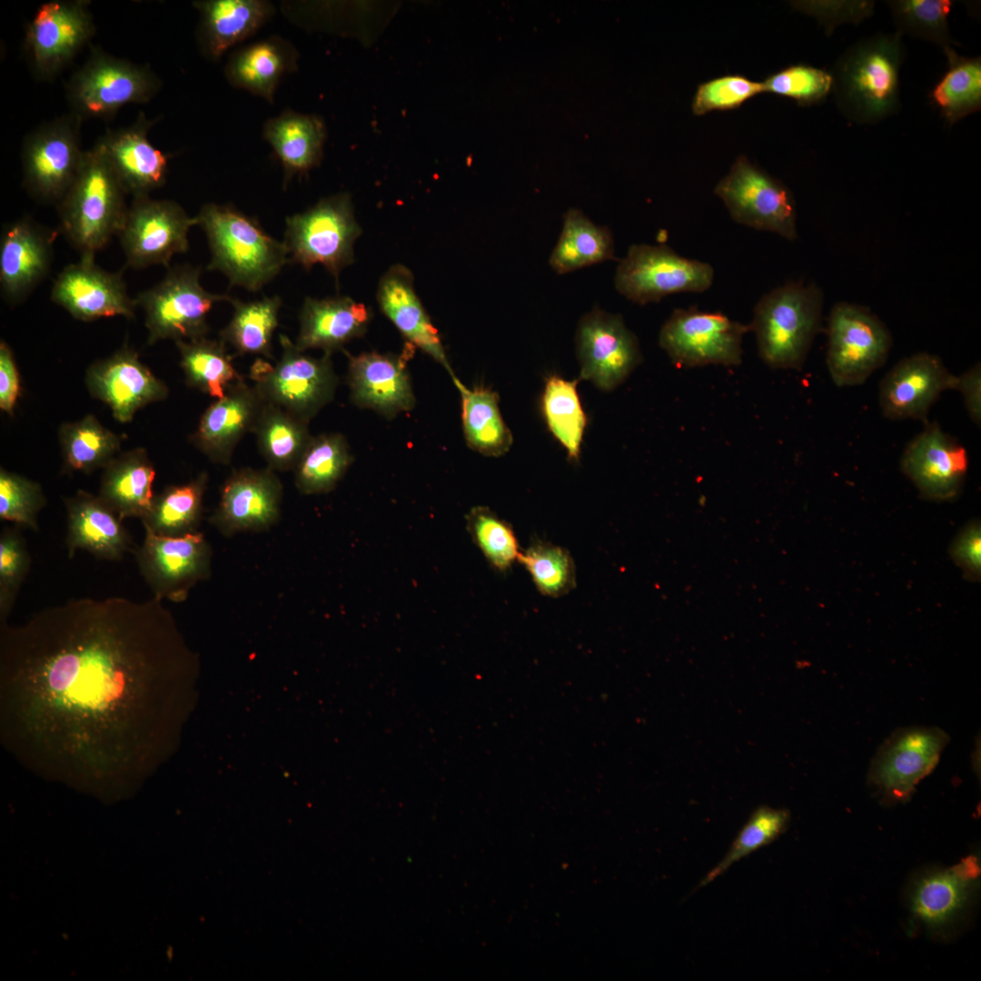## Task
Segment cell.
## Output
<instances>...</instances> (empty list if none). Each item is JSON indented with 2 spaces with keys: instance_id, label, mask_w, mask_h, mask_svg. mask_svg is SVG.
I'll return each instance as SVG.
<instances>
[{
  "instance_id": "4dcf8cb0",
  "label": "cell",
  "mask_w": 981,
  "mask_h": 981,
  "mask_svg": "<svg viewBox=\"0 0 981 981\" xmlns=\"http://www.w3.org/2000/svg\"><path fill=\"white\" fill-rule=\"evenodd\" d=\"M52 261L49 237L27 220L10 224L0 243V282L10 302H19L47 274Z\"/></svg>"
},
{
  "instance_id": "4fadbf2b",
  "label": "cell",
  "mask_w": 981,
  "mask_h": 981,
  "mask_svg": "<svg viewBox=\"0 0 981 981\" xmlns=\"http://www.w3.org/2000/svg\"><path fill=\"white\" fill-rule=\"evenodd\" d=\"M161 82L146 66L94 49L73 75L68 98L81 117L106 116L129 104L148 102Z\"/></svg>"
},
{
  "instance_id": "7dc6e473",
  "label": "cell",
  "mask_w": 981,
  "mask_h": 981,
  "mask_svg": "<svg viewBox=\"0 0 981 981\" xmlns=\"http://www.w3.org/2000/svg\"><path fill=\"white\" fill-rule=\"evenodd\" d=\"M897 33L931 42L944 52L953 48L948 27V15L953 5L950 0H892L887 2Z\"/></svg>"
},
{
  "instance_id": "f546056e",
  "label": "cell",
  "mask_w": 981,
  "mask_h": 981,
  "mask_svg": "<svg viewBox=\"0 0 981 981\" xmlns=\"http://www.w3.org/2000/svg\"><path fill=\"white\" fill-rule=\"evenodd\" d=\"M296 347L304 352L322 349L325 353L340 350L352 339L362 337L372 320V311L348 296L326 299L306 297L299 315Z\"/></svg>"
},
{
  "instance_id": "d590c367",
  "label": "cell",
  "mask_w": 981,
  "mask_h": 981,
  "mask_svg": "<svg viewBox=\"0 0 981 981\" xmlns=\"http://www.w3.org/2000/svg\"><path fill=\"white\" fill-rule=\"evenodd\" d=\"M461 398L462 429L467 445L484 456L500 457L513 443L499 407V394L489 388L466 387L454 374L451 376Z\"/></svg>"
},
{
  "instance_id": "8fae6325",
  "label": "cell",
  "mask_w": 981,
  "mask_h": 981,
  "mask_svg": "<svg viewBox=\"0 0 981 981\" xmlns=\"http://www.w3.org/2000/svg\"><path fill=\"white\" fill-rule=\"evenodd\" d=\"M749 324L729 319L720 312L695 306L676 309L662 325L659 342L677 367L709 364L737 366L742 362V339Z\"/></svg>"
},
{
  "instance_id": "1f68e13d",
  "label": "cell",
  "mask_w": 981,
  "mask_h": 981,
  "mask_svg": "<svg viewBox=\"0 0 981 981\" xmlns=\"http://www.w3.org/2000/svg\"><path fill=\"white\" fill-rule=\"evenodd\" d=\"M193 5L200 14L201 49L212 60L254 35L274 13L272 5L262 0H206Z\"/></svg>"
},
{
  "instance_id": "9c48e42d",
  "label": "cell",
  "mask_w": 981,
  "mask_h": 981,
  "mask_svg": "<svg viewBox=\"0 0 981 981\" xmlns=\"http://www.w3.org/2000/svg\"><path fill=\"white\" fill-rule=\"evenodd\" d=\"M892 345L890 332L867 308L840 302L827 322V366L838 387L862 384L885 364Z\"/></svg>"
},
{
  "instance_id": "60d3db41",
  "label": "cell",
  "mask_w": 981,
  "mask_h": 981,
  "mask_svg": "<svg viewBox=\"0 0 981 981\" xmlns=\"http://www.w3.org/2000/svg\"><path fill=\"white\" fill-rule=\"evenodd\" d=\"M180 364L187 385L220 399L232 383L243 378L233 364L226 343L206 337L177 341Z\"/></svg>"
},
{
  "instance_id": "484cf974",
  "label": "cell",
  "mask_w": 981,
  "mask_h": 981,
  "mask_svg": "<svg viewBox=\"0 0 981 981\" xmlns=\"http://www.w3.org/2000/svg\"><path fill=\"white\" fill-rule=\"evenodd\" d=\"M265 401L243 378L202 415L192 442L213 462L228 465L240 441L253 432Z\"/></svg>"
},
{
  "instance_id": "5bb4252c",
  "label": "cell",
  "mask_w": 981,
  "mask_h": 981,
  "mask_svg": "<svg viewBox=\"0 0 981 981\" xmlns=\"http://www.w3.org/2000/svg\"><path fill=\"white\" fill-rule=\"evenodd\" d=\"M82 117L60 116L30 134L23 146L26 189L36 198L60 203L74 181L84 151L80 146Z\"/></svg>"
},
{
  "instance_id": "680465c9",
  "label": "cell",
  "mask_w": 981,
  "mask_h": 981,
  "mask_svg": "<svg viewBox=\"0 0 981 981\" xmlns=\"http://www.w3.org/2000/svg\"><path fill=\"white\" fill-rule=\"evenodd\" d=\"M20 393L19 374L13 352L5 342L0 343V408L12 414Z\"/></svg>"
},
{
  "instance_id": "7402d4cb",
  "label": "cell",
  "mask_w": 981,
  "mask_h": 981,
  "mask_svg": "<svg viewBox=\"0 0 981 981\" xmlns=\"http://www.w3.org/2000/svg\"><path fill=\"white\" fill-rule=\"evenodd\" d=\"M956 376L943 361L929 352L906 357L889 370L879 385L882 414L890 420L926 422L931 406L946 390H954Z\"/></svg>"
},
{
  "instance_id": "c3c4849f",
  "label": "cell",
  "mask_w": 981,
  "mask_h": 981,
  "mask_svg": "<svg viewBox=\"0 0 981 981\" xmlns=\"http://www.w3.org/2000/svg\"><path fill=\"white\" fill-rule=\"evenodd\" d=\"M544 596L559 598L576 586V569L570 552L560 546L537 540L518 556Z\"/></svg>"
},
{
  "instance_id": "6f0895ef",
  "label": "cell",
  "mask_w": 981,
  "mask_h": 981,
  "mask_svg": "<svg viewBox=\"0 0 981 981\" xmlns=\"http://www.w3.org/2000/svg\"><path fill=\"white\" fill-rule=\"evenodd\" d=\"M950 553L955 562L971 580H979L981 573V529L977 521L965 527L954 540Z\"/></svg>"
},
{
  "instance_id": "44dd1931",
  "label": "cell",
  "mask_w": 981,
  "mask_h": 981,
  "mask_svg": "<svg viewBox=\"0 0 981 981\" xmlns=\"http://www.w3.org/2000/svg\"><path fill=\"white\" fill-rule=\"evenodd\" d=\"M282 485L271 468H243L224 482L209 520L221 533L264 530L280 518Z\"/></svg>"
},
{
  "instance_id": "bcb514c9",
  "label": "cell",
  "mask_w": 981,
  "mask_h": 981,
  "mask_svg": "<svg viewBox=\"0 0 981 981\" xmlns=\"http://www.w3.org/2000/svg\"><path fill=\"white\" fill-rule=\"evenodd\" d=\"M65 468L90 473L104 468L116 456L120 440L94 415L64 424L59 432Z\"/></svg>"
},
{
  "instance_id": "ffe728a7",
  "label": "cell",
  "mask_w": 981,
  "mask_h": 981,
  "mask_svg": "<svg viewBox=\"0 0 981 981\" xmlns=\"http://www.w3.org/2000/svg\"><path fill=\"white\" fill-rule=\"evenodd\" d=\"M924 423L903 452L902 471L926 498L952 500L959 494L968 469L966 450L937 423Z\"/></svg>"
},
{
  "instance_id": "9a60e30c",
  "label": "cell",
  "mask_w": 981,
  "mask_h": 981,
  "mask_svg": "<svg viewBox=\"0 0 981 981\" xmlns=\"http://www.w3.org/2000/svg\"><path fill=\"white\" fill-rule=\"evenodd\" d=\"M196 224L175 202L140 196L128 207L117 235L129 266L168 267L174 254L188 251V233Z\"/></svg>"
},
{
  "instance_id": "f1b7e54d",
  "label": "cell",
  "mask_w": 981,
  "mask_h": 981,
  "mask_svg": "<svg viewBox=\"0 0 981 981\" xmlns=\"http://www.w3.org/2000/svg\"><path fill=\"white\" fill-rule=\"evenodd\" d=\"M377 301L381 311L408 342L441 363L451 376L454 375L439 332L415 292L413 274L407 267L396 264L389 268L379 282Z\"/></svg>"
},
{
  "instance_id": "cb8c5ba5",
  "label": "cell",
  "mask_w": 981,
  "mask_h": 981,
  "mask_svg": "<svg viewBox=\"0 0 981 981\" xmlns=\"http://www.w3.org/2000/svg\"><path fill=\"white\" fill-rule=\"evenodd\" d=\"M51 298L74 318L85 322L113 316L132 318L137 306L135 299L128 295L122 275L103 270L91 258L67 265L57 276Z\"/></svg>"
},
{
  "instance_id": "f35d334b",
  "label": "cell",
  "mask_w": 981,
  "mask_h": 981,
  "mask_svg": "<svg viewBox=\"0 0 981 981\" xmlns=\"http://www.w3.org/2000/svg\"><path fill=\"white\" fill-rule=\"evenodd\" d=\"M308 425L309 421L265 401L253 433L269 468L294 470L312 437Z\"/></svg>"
},
{
  "instance_id": "816d5d0a",
  "label": "cell",
  "mask_w": 981,
  "mask_h": 981,
  "mask_svg": "<svg viewBox=\"0 0 981 981\" xmlns=\"http://www.w3.org/2000/svg\"><path fill=\"white\" fill-rule=\"evenodd\" d=\"M46 503L40 484L0 470V519L38 530L37 516Z\"/></svg>"
},
{
  "instance_id": "30bf717a",
  "label": "cell",
  "mask_w": 981,
  "mask_h": 981,
  "mask_svg": "<svg viewBox=\"0 0 981 981\" xmlns=\"http://www.w3.org/2000/svg\"><path fill=\"white\" fill-rule=\"evenodd\" d=\"M714 270L705 262L680 256L665 244H632L616 270L617 291L646 304L677 292H702L713 282Z\"/></svg>"
},
{
  "instance_id": "f6af8a7d",
  "label": "cell",
  "mask_w": 981,
  "mask_h": 981,
  "mask_svg": "<svg viewBox=\"0 0 981 981\" xmlns=\"http://www.w3.org/2000/svg\"><path fill=\"white\" fill-rule=\"evenodd\" d=\"M352 461L349 445L340 433L312 436L294 468V480L302 494L332 490Z\"/></svg>"
},
{
  "instance_id": "db71d44e",
  "label": "cell",
  "mask_w": 981,
  "mask_h": 981,
  "mask_svg": "<svg viewBox=\"0 0 981 981\" xmlns=\"http://www.w3.org/2000/svg\"><path fill=\"white\" fill-rule=\"evenodd\" d=\"M830 73L809 65L796 64L768 76L762 84L764 92L792 98L800 105L822 101L832 90Z\"/></svg>"
},
{
  "instance_id": "ee69618b",
  "label": "cell",
  "mask_w": 981,
  "mask_h": 981,
  "mask_svg": "<svg viewBox=\"0 0 981 981\" xmlns=\"http://www.w3.org/2000/svg\"><path fill=\"white\" fill-rule=\"evenodd\" d=\"M948 69L930 94L945 120L954 124L981 107V58L945 51Z\"/></svg>"
},
{
  "instance_id": "ac0fdd59",
  "label": "cell",
  "mask_w": 981,
  "mask_h": 981,
  "mask_svg": "<svg viewBox=\"0 0 981 981\" xmlns=\"http://www.w3.org/2000/svg\"><path fill=\"white\" fill-rule=\"evenodd\" d=\"M94 31L84 1H52L35 14L25 35V49L35 72L48 78L59 72Z\"/></svg>"
},
{
  "instance_id": "ba28073f",
  "label": "cell",
  "mask_w": 981,
  "mask_h": 981,
  "mask_svg": "<svg viewBox=\"0 0 981 981\" xmlns=\"http://www.w3.org/2000/svg\"><path fill=\"white\" fill-rule=\"evenodd\" d=\"M200 268L176 266L158 284L137 296L136 305L145 314L148 343L206 337L212 307L222 301L231 302L233 297L207 292L200 283Z\"/></svg>"
},
{
  "instance_id": "f5cc1de1",
  "label": "cell",
  "mask_w": 981,
  "mask_h": 981,
  "mask_svg": "<svg viewBox=\"0 0 981 981\" xmlns=\"http://www.w3.org/2000/svg\"><path fill=\"white\" fill-rule=\"evenodd\" d=\"M30 562L21 532L15 528H4L0 534V622L6 621Z\"/></svg>"
},
{
  "instance_id": "83f0119b",
  "label": "cell",
  "mask_w": 981,
  "mask_h": 981,
  "mask_svg": "<svg viewBox=\"0 0 981 981\" xmlns=\"http://www.w3.org/2000/svg\"><path fill=\"white\" fill-rule=\"evenodd\" d=\"M68 557L85 550L97 559L120 560L133 550V540L118 515L103 500L85 490H78L64 500Z\"/></svg>"
},
{
  "instance_id": "d6986e66",
  "label": "cell",
  "mask_w": 981,
  "mask_h": 981,
  "mask_svg": "<svg viewBox=\"0 0 981 981\" xmlns=\"http://www.w3.org/2000/svg\"><path fill=\"white\" fill-rule=\"evenodd\" d=\"M948 740L947 734L937 728L897 730L877 753L871 781L890 798L905 799L935 768Z\"/></svg>"
},
{
  "instance_id": "8d00e7d4",
  "label": "cell",
  "mask_w": 981,
  "mask_h": 981,
  "mask_svg": "<svg viewBox=\"0 0 981 981\" xmlns=\"http://www.w3.org/2000/svg\"><path fill=\"white\" fill-rule=\"evenodd\" d=\"M609 260H615L611 231L595 224L578 209L568 210L549 259L550 267L563 274Z\"/></svg>"
},
{
  "instance_id": "d4e9b609",
  "label": "cell",
  "mask_w": 981,
  "mask_h": 981,
  "mask_svg": "<svg viewBox=\"0 0 981 981\" xmlns=\"http://www.w3.org/2000/svg\"><path fill=\"white\" fill-rule=\"evenodd\" d=\"M86 383L90 392L108 405L120 422L130 421L142 407L164 400L169 392L127 347L93 364L86 372Z\"/></svg>"
},
{
  "instance_id": "f907efd6",
  "label": "cell",
  "mask_w": 981,
  "mask_h": 981,
  "mask_svg": "<svg viewBox=\"0 0 981 981\" xmlns=\"http://www.w3.org/2000/svg\"><path fill=\"white\" fill-rule=\"evenodd\" d=\"M467 529L489 563L506 571L518 560L520 546L511 526L487 507H473L467 514Z\"/></svg>"
},
{
  "instance_id": "8992f818",
  "label": "cell",
  "mask_w": 981,
  "mask_h": 981,
  "mask_svg": "<svg viewBox=\"0 0 981 981\" xmlns=\"http://www.w3.org/2000/svg\"><path fill=\"white\" fill-rule=\"evenodd\" d=\"M279 340L281 359L274 365L257 359L250 378L264 401L310 421L335 393L338 380L331 353L315 358L300 351L286 335L280 334Z\"/></svg>"
},
{
  "instance_id": "d6a6232c",
  "label": "cell",
  "mask_w": 981,
  "mask_h": 981,
  "mask_svg": "<svg viewBox=\"0 0 981 981\" xmlns=\"http://www.w3.org/2000/svg\"><path fill=\"white\" fill-rule=\"evenodd\" d=\"M297 67L296 49L272 36L233 52L225 65L229 83L272 104L281 79Z\"/></svg>"
},
{
  "instance_id": "5b68a950",
  "label": "cell",
  "mask_w": 981,
  "mask_h": 981,
  "mask_svg": "<svg viewBox=\"0 0 981 981\" xmlns=\"http://www.w3.org/2000/svg\"><path fill=\"white\" fill-rule=\"evenodd\" d=\"M120 181L94 146L84 151L79 172L58 203L63 232L80 252L94 259L120 232L128 210Z\"/></svg>"
},
{
  "instance_id": "2e32d148",
  "label": "cell",
  "mask_w": 981,
  "mask_h": 981,
  "mask_svg": "<svg viewBox=\"0 0 981 981\" xmlns=\"http://www.w3.org/2000/svg\"><path fill=\"white\" fill-rule=\"evenodd\" d=\"M144 532L143 543L134 550L142 577L154 597L184 601L190 590L211 574V546L199 531L178 538L159 536L147 529Z\"/></svg>"
},
{
  "instance_id": "7c38bea8",
  "label": "cell",
  "mask_w": 981,
  "mask_h": 981,
  "mask_svg": "<svg viewBox=\"0 0 981 981\" xmlns=\"http://www.w3.org/2000/svg\"><path fill=\"white\" fill-rule=\"evenodd\" d=\"M714 193L722 199L735 222L775 233L790 241L798 238L797 210L792 193L745 155L736 159Z\"/></svg>"
},
{
  "instance_id": "6da1fadb",
  "label": "cell",
  "mask_w": 981,
  "mask_h": 981,
  "mask_svg": "<svg viewBox=\"0 0 981 981\" xmlns=\"http://www.w3.org/2000/svg\"><path fill=\"white\" fill-rule=\"evenodd\" d=\"M162 600L81 598L0 622V738L62 778H141L157 753V683L183 655Z\"/></svg>"
},
{
  "instance_id": "9f6ffc18",
  "label": "cell",
  "mask_w": 981,
  "mask_h": 981,
  "mask_svg": "<svg viewBox=\"0 0 981 981\" xmlns=\"http://www.w3.org/2000/svg\"><path fill=\"white\" fill-rule=\"evenodd\" d=\"M795 6L818 18L827 33L844 23H859L870 16L874 10L873 1H818L797 2Z\"/></svg>"
},
{
  "instance_id": "7a4b0ae2",
  "label": "cell",
  "mask_w": 981,
  "mask_h": 981,
  "mask_svg": "<svg viewBox=\"0 0 981 981\" xmlns=\"http://www.w3.org/2000/svg\"><path fill=\"white\" fill-rule=\"evenodd\" d=\"M902 35L878 34L857 41L836 62L832 91L837 105L853 123L875 124L897 111Z\"/></svg>"
},
{
  "instance_id": "11a10c76",
  "label": "cell",
  "mask_w": 981,
  "mask_h": 981,
  "mask_svg": "<svg viewBox=\"0 0 981 981\" xmlns=\"http://www.w3.org/2000/svg\"><path fill=\"white\" fill-rule=\"evenodd\" d=\"M762 92V83L753 82L742 75H725L698 87L692 102V111L695 114L701 115L712 110L734 109Z\"/></svg>"
},
{
  "instance_id": "91938a15",
  "label": "cell",
  "mask_w": 981,
  "mask_h": 981,
  "mask_svg": "<svg viewBox=\"0 0 981 981\" xmlns=\"http://www.w3.org/2000/svg\"><path fill=\"white\" fill-rule=\"evenodd\" d=\"M954 390L959 391L972 421L980 427L981 422V367L976 362L961 375L956 376Z\"/></svg>"
},
{
  "instance_id": "603a6c76",
  "label": "cell",
  "mask_w": 981,
  "mask_h": 981,
  "mask_svg": "<svg viewBox=\"0 0 981 981\" xmlns=\"http://www.w3.org/2000/svg\"><path fill=\"white\" fill-rule=\"evenodd\" d=\"M415 348L407 342L400 355L371 352L354 356L345 352L352 401L387 418L411 411L415 405V397L407 362Z\"/></svg>"
},
{
  "instance_id": "52a82bcc",
  "label": "cell",
  "mask_w": 981,
  "mask_h": 981,
  "mask_svg": "<svg viewBox=\"0 0 981 981\" xmlns=\"http://www.w3.org/2000/svg\"><path fill=\"white\" fill-rule=\"evenodd\" d=\"M361 234L350 195L339 193L287 217L283 243L290 262L306 269L320 263L338 282L341 271L354 261L353 244Z\"/></svg>"
},
{
  "instance_id": "277c9868",
  "label": "cell",
  "mask_w": 981,
  "mask_h": 981,
  "mask_svg": "<svg viewBox=\"0 0 981 981\" xmlns=\"http://www.w3.org/2000/svg\"><path fill=\"white\" fill-rule=\"evenodd\" d=\"M824 295L814 282H788L764 294L749 323L761 360L773 369L804 364L821 326Z\"/></svg>"
},
{
  "instance_id": "e575fe53",
  "label": "cell",
  "mask_w": 981,
  "mask_h": 981,
  "mask_svg": "<svg viewBox=\"0 0 981 981\" xmlns=\"http://www.w3.org/2000/svg\"><path fill=\"white\" fill-rule=\"evenodd\" d=\"M155 470L147 452L134 449L113 459L104 468L98 497L121 520L146 515L154 495Z\"/></svg>"
},
{
  "instance_id": "4316f807",
  "label": "cell",
  "mask_w": 981,
  "mask_h": 981,
  "mask_svg": "<svg viewBox=\"0 0 981 981\" xmlns=\"http://www.w3.org/2000/svg\"><path fill=\"white\" fill-rule=\"evenodd\" d=\"M153 124L141 112L134 124L106 133L95 144L134 198L147 196L165 181L167 156L147 137Z\"/></svg>"
},
{
  "instance_id": "681fc988",
  "label": "cell",
  "mask_w": 981,
  "mask_h": 981,
  "mask_svg": "<svg viewBox=\"0 0 981 981\" xmlns=\"http://www.w3.org/2000/svg\"><path fill=\"white\" fill-rule=\"evenodd\" d=\"M789 814L785 809L761 806L756 808L739 830L724 857L703 877L702 887L724 874L734 863L774 841L787 827Z\"/></svg>"
},
{
  "instance_id": "e0dca14e",
  "label": "cell",
  "mask_w": 981,
  "mask_h": 981,
  "mask_svg": "<svg viewBox=\"0 0 981 981\" xmlns=\"http://www.w3.org/2000/svg\"><path fill=\"white\" fill-rule=\"evenodd\" d=\"M575 344L578 379L604 391L620 385L641 362L639 341L623 318L598 307L580 319Z\"/></svg>"
},
{
  "instance_id": "836d02e7",
  "label": "cell",
  "mask_w": 981,
  "mask_h": 981,
  "mask_svg": "<svg viewBox=\"0 0 981 981\" xmlns=\"http://www.w3.org/2000/svg\"><path fill=\"white\" fill-rule=\"evenodd\" d=\"M263 137L280 159L287 183L320 164L326 128L317 115L288 110L266 121Z\"/></svg>"
},
{
  "instance_id": "b9f144b4",
  "label": "cell",
  "mask_w": 981,
  "mask_h": 981,
  "mask_svg": "<svg viewBox=\"0 0 981 981\" xmlns=\"http://www.w3.org/2000/svg\"><path fill=\"white\" fill-rule=\"evenodd\" d=\"M979 872L976 858L968 857L951 868L926 877L914 893L915 913L929 924L946 921L962 906Z\"/></svg>"
},
{
  "instance_id": "3957f363",
  "label": "cell",
  "mask_w": 981,
  "mask_h": 981,
  "mask_svg": "<svg viewBox=\"0 0 981 981\" xmlns=\"http://www.w3.org/2000/svg\"><path fill=\"white\" fill-rule=\"evenodd\" d=\"M195 218L211 251L207 270L222 272L232 286L259 291L290 262L283 242L230 205L206 203Z\"/></svg>"
},
{
  "instance_id": "74e56055",
  "label": "cell",
  "mask_w": 981,
  "mask_h": 981,
  "mask_svg": "<svg viewBox=\"0 0 981 981\" xmlns=\"http://www.w3.org/2000/svg\"><path fill=\"white\" fill-rule=\"evenodd\" d=\"M207 483V473L201 472L187 483L168 486L154 495L150 510L142 519L144 528L170 538L196 532Z\"/></svg>"
},
{
  "instance_id": "ab89813d",
  "label": "cell",
  "mask_w": 981,
  "mask_h": 981,
  "mask_svg": "<svg viewBox=\"0 0 981 981\" xmlns=\"http://www.w3.org/2000/svg\"><path fill=\"white\" fill-rule=\"evenodd\" d=\"M540 411L550 433L564 447L568 459L579 461L588 424L577 391L579 379L568 381L557 374L544 380Z\"/></svg>"
},
{
  "instance_id": "7bdbcfd3",
  "label": "cell",
  "mask_w": 981,
  "mask_h": 981,
  "mask_svg": "<svg viewBox=\"0 0 981 981\" xmlns=\"http://www.w3.org/2000/svg\"><path fill=\"white\" fill-rule=\"evenodd\" d=\"M231 304L233 313L220 332V339L239 354H257L272 359V339L279 323L282 299L275 295L244 302L233 298Z\"/></svg>"
}]
</instances>
